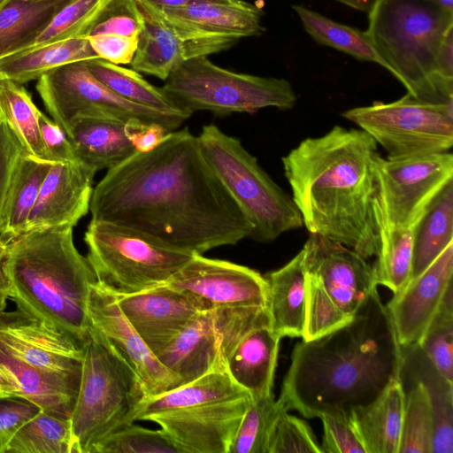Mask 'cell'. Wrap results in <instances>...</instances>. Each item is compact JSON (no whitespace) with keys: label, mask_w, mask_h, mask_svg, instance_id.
Listing matches in <instances>:
<instances>
[{"label":"cell","mask_w":453,"mask_h":453,"mask_svg":"<svg viewBox=\"0 0 453 453\" xmlns=\"http://www.w3.org/2000/svg\"><path fill=\"white\" fill-rule=\"evenodd\" d=\"M449 11H453V0H432Z\"/></svg>","instance_id":"cell-57"},{"label":"cell","mask_w":453,"mask_h":453,"mask_svg":"<svg viewBox=\"0 0 453 453\" xmlns=\"http://www.w3.org/2000/svg\"><path fill=\"white\" fill-rule=\"evenodd\" d=\"M181 453L162 430H151L133 423L108 435L93 453Z\"/></svg>","instance_id":"cell-43"},{"label":"cell","mask_w":453,"mask_h":453,"mask_svg":"<svg viewBox=\"0 0 453 453\" xmlns=\"http://www.w3.org/2000/svg\"><path fill=\"white\" fill-rule=\"evenodd\" d=\"M306 33L318 43L334 48L361 61L384 66L365 31L333 20L303 5L294 4Z\"/></svg>","instance_id":"cell-34"},{"label":"cell","mask_w":453,"mask_h":453,"mask_svg":"<svg viewBox=\"0 0 453 453\" xmlns=\"http://www.w3.org/2000/svg\"><path fill=\"white\" fill-rule=\"evenodd\" d=\"M84 242L96 281L116 296L165 284L195 255L104 221L90 220Z\"/></svg>","instance_id":"cell-11"},{"label":"cell","mask_w":453,"mask_h":453,"mask_svg":"<svg viewBox=\"0 0 453 453\" xmlns=\"http://www.w3.org/2000/svg\"><path fill=\"white\" fill-rule=\"evenodd\" d=\"M121 120L87 117L73 120L66 132L78 161L96 172L111 169L136 152Z\"/></svg>","instance_id":"cell-26"},{"label":"cell","mask_w":453,"mask_h":453,"mask_svg":"<svg viewBox=\"0 0 453 453\" xmlns=\"http://www.w3.org/2000/svg\"><path fill=\"white\" fill-rule=\"evenodd\" d=\"M0 121H1V115H0Z\"/></svg>","instance_id":"cell-59"},{"label":"cell","mask_w":453,"mask_h":453,"mask_svg":"<svg viewBox=\"0 0 453 453\" xmlns=\"http://www.w3.org/2000/svg\"><path fill=\"white\" fill-rule=\"evenodd\" d=\"M0 365L18 381L21 396L37 404L41 410L70 418L81 380L41 371L11 354L0 343Z\"/></svg>","instance_id":"cell-29"},{"label":"cell","mask_w":453,"mask_h":453,"mask_svg":"<svg viewBox=\"0 0 453 453\" xmlns=\"http://www.w3.org/2000/svg\"><path fill=\"white\" fill-rule=\"evenodd\" d=\"M161 88L183 111H208L220 117L266 107L290 110L297 100L284 78L236 73L215 65L206 56L180 64Z\"/></svg>","instance_id":"cell-10"},{"label":"cell","mask_w":453,"mask_h":453,"mask_svg":"<svg viewBox=\"0 0 453 453\" xmlns=\"http://www.w3.org/2000/svg\"><path fill=\"white\" fill-rule=\"evenodd\" d=\"M169 132L158 124L129 122L126 126V134L136 151H148L155 148Z\"/></svg>","instance_id":"cell-51"},{"label":"cell","mask_w":453,"mask_h":453,"mask_svg":"<svg viewBox=\"0 0 453 453\" xmlns=\"http://www.w3.org/2000/svg\"><path fill=\"white\" fill-rule=\"evenodd\" d=\"M438 73L446 81H453V31L445 38L437 59Z\"/></svg>","instance_id":"cell-52"},{"label":"cell","mask_w":453,"mask_h":453,"mask_svg":"<svg viewBox=\"0 0 453 453\" xmlns=\"http://www.w3.org/2000/svg\"><path fill=\"white\" fill-rule=\"evenodd\" d=\"M400 345L378 289L344 326L296 344L279 401L304 418L349 419L399 380Z\"/></svg>","instance_id":"cell-2"},{"label":"cell","mask_w":453,"mask_h":453,"mask_svg":"<svg viewBox=\"0 0 453 453\" xmlns=\"http://www.w3.org/2000/svg\"><path fill=\"white\" fill-rule=\"evenodd\" d=\"M399 380L404 407L398 453H432L434 418L427 390L411 376L400 373Z\"/></svg>","instance_id":"cell-35"},{"label":"cell","mask_w":453,"mask_h":453,"mask_svg":"<svg viewBox=\"0 0 453 453\" xmlns=\"http://www.w3.org/2000/svg\"><path fill=\"white\" fill-rule=\"evenodd\" d=\"M377 143L361 129L334 126L303 139L281 158L309 234L342 243L365 258L377 254L373 217Z\"/></svg>","instance_id":"cell-3"},{"label":"cell","mask_w":453,"mask_h":453,"mask_svg":"<svg viewBox=\"0 0 453 453\" xmlns=\"http://www.w3.org/2000/svg\"><path fill=\"white\" fill-rule=\"evenodd\" d=\"M39 112L30 93L22 84L0 80L1 119L16 134L28 155L45 160L40 135Z\"/></svg>","instance_id":"cell-38"},{"label":"cell","mask_w":453,"mask_h":453,"mask_svg":"<svg viewBox=\"0 0 453 453\" xmlns=\"http://www.w3.org/2000/svg\"><path fill=\"white\" fill-rule=\"evenodd\" d=\"M273 330L280 337H303L306 320V272L303 249L285 265L264 276Z\"/></svg>","instance_id":"cell-25"},{"label":"cell","mask_w":453,"mask_h":453,"mask_svg":"<svg viewBox=\"0 0 453 453\" xmlns=\"http://www.w3.org/2000/svg\"><path fill=\"white\" fill-rule=\"evenodd\" d=\"M400 373L420 381L429 395L434 418L432 453L453 452V382L448 380L418 343L402 346Z\"/></svg>","instance_id":"cell-28"},{"label":"cell","mask_w":453,"mask_h":453,"mask_svg":"<svg viewBox=\"0 0 453 453\" xmlns=\"http://www.w3.org/2000/svg\"><path fill=\"white\" fill-rule=\"evenodd\" d=\"M88 39L98 58L120 65L132 62L139 35L97 34L88 36Z\"/></svg>","instance_id":"cell-49"},{"label":"cell","mask_w":453,"mask_h":453,"mask_svg":"<svg viewBox=\"0 0 453 453\" xmlns=\"http://www.w3.org/2000/svg\"><path fill=\"white\" fill-rule=\"evenodd\" d=\"M91 220L138 231L173 249L203 254L235 245L252 227L188 127L166 134L107 170L93 188Z\"/></svg>","instance_id":"cell-1"},{"label":"cell","mask_w":453,"mask_h":453,"mask_svg":"<svg viewBox=\"0 0 453 453\" xmlns=\"http://www.w3.org/2000/svg\"><path fill=\"white\" fill-rule=\"evenodd\" d=\"M251 395L226 371L146 397L135 420L158 424L181 453H228Z\"/></svg>","instance_id":"cell-6"},{"label":"cell","mask_w":453,"mask_h":453,"mask_svg":"<svg viewBox=\"0 0 453 453\" xmlns=\"http://www.w3.org/2000/svg\"><path fill=\"white\" fill-rule=\"evenodd\" d=\"M418 345L440 372L453 382V288L447 292Z\"/></svg>","instance_id":"cell-42"},{"label":"cell","mask_w":453,"mask_h":453,"mask_svg":"<svg viewBox=\"0 0 453 453\" xmlns=\"http://www.w3.org/2000/svg\"><path fill=\"white\" fill-rule=\"evenodd\" d=\"M53 164L25 153L9 195L0 236L12 239L26 231L28 217Z\"/></svg>","instance_id":"cell-33"},{"label":"cell","mask_w":453,"mask_h":453,"mask_svg":"<svg viewBox=\"0 0 453 453\" xmlns=\"http://www.w3.org/2000/svg\"><path fill=\"white\" fill-rule=\"evenodd\" d=\"M135 1L143 22L130 65L139 73L165 81L183 62L228 50L238 42L196 31L146 1Z\"/></svg>","instance_id":"cell-16"},{"label":"cell","mask_w":453,"mask_h":453,"mask_svg":"<svg viewBox=\"0 0 453 453\" xmlns=\"http://www.w3.org/2000/svg\"><path fill=\"white\" fill-rule=\"evenodd\" d=\"M286 410L273 394L252 398L229 446L228 453H267L279 414Z\"/></svg>","instance_id":"cell-40"},{"label":"cell","mask_w":453,"mask_h":453,"mask_svg":"<svg viewBox=\"0 0 453 453\" xmlns=\"http://www.w3.org/2000/svg\"><path fill=\"white\" fill-rule=\"evenodd\" d=\"M453 242L385 304L401 346L419 342L452 288Z\"/></svg>","instance_id":"cell-21"},{"label":"cell","mask_w":453,"mask_h":453,"mask_svg":"<svg viewBox=\"0 0 453 453\" xmlns=\"http://www.w3.org/2000/svg\"><path fill=\"white\" fill-rule=\"evenodd\" d=\"M149 4L162 9L180 8L196 4L223 1V0H144Z\"/></svg>","instance_id":"cell-55"},{"label":"cell","mask_w":453,"mask_h":453,"mask_svg":"<svg viewBox=\"0 0 453 453\" xmlns=\"http://www.w3.org/2000/svg\"><path fill=\"white\" fill-rule=\"evenodd\" d=\"M379 249L372 265L377 285L400 290L410 280L412 270L415 229L376 226Z\"/></svg>","instance_id":"cell-37"},{"label":"cell","mask_w":453,"mask_h":453,"mask_svg":"<svg viewBox=\"0 0 453 453\" xmlns=\"http://www.w3.org/2000/svg\"><path fill=\"white\" fill-rule=\"evenodd\" d=\"M384 68L416 99L453 103V81L441 78L437 59L453 31V11L432 0H379L365 30Z\"/></svg>","instance_id":"cell-5"},{"label":"cell","mask_w":453,"mask_h":453,"mask_svg":"<svg viewBox=\"0 0 453 453\" xmlns=\"http://www.w3.org/2000/svg\"><path fill=\"white\" fill-rule=\"evenodd\" d=\"M453 242V180L432 202L415 229L411 279L423 273Z\"/></svg>","instance_id":"cell-32"},{"label":"cell","mask_w":453,"mask_h":453,"mask_svg":"<svg viewBox=\"0 0 453 453\" xmlns=\"http://www.w3.org/2000/svg\"><path fill=\"white\" fill-rule=\"evenodd\" d=\"M403 407L404 392L395 380L372 403L352 411L349 420L366 453H398Z\"/></svg>","instance_id":"cell-27"},{"label":"cell","mask_w":453,"mask_h":453,"mask_svg":"<svg viewBox=\"0 0 453 453\" xmlns=\"http://www.w3.org/2000/svg\"><path fill=\"white\" fill-rule=\"evenodd\" d=\"M5 453H72L70 418L41 410L17 431Z\"/></svg>","instance_id":"cell-39"},{"label":"cell","mask_w":453,"mask_h":453,"mask_svg":"<svg viewBox=\"0 0 453 453\" xmlns=\"http://www.w3.org/2000/svg\"><path fill=\"white\" fill-rule=\"evenodd\" d=\"M146 397L128 362L91 325L79 392L70 418L72 453H93L108 435L134 423Z\"/></svg>","instance_id":"cell-7"},{"label":"cell","mask_w":453,"mask_h":453,"mask_svg":"<svg viewBox=\"0 0 453 453\" xmlns=\"http://www.w3.org/2000/svg\"><path fill=\"white\" fill-rule=\"evenodd\" d=\"M372 211L376 226L415 229L426 210L453 180L450 152L404 159L377 156Z\"/></svg>","instance_id":"cell-15"},{"label":"cell","mask_w":453,"mask_h":453,"mask_svg":"<svg viewBox=\"0 0 453 453\" xmlns=\"http://www.w3.org/2000/svg\"><path fill=\"white\" fill-rule=\"evenodd\" d=\"M36 90L52 119L65 134L79 118L158 124L172 132L191 116L164 112L121 97L91 73L86 61L68 63L42 74L37 80Z\"/></svg>","instance_id":"cell-13"},{"label":"cell","mask_w":453,"mask_h":453,"mask_svg":"<svg viewBox=\"0 0 453 453\" xmlns=\"http://www.w3.org/2000/svg\"><path fill=\"white\" fill-rule=\"evenodd\" d=\"M352 9L369 13L379 0H335Z\"/></svg>","instance_id":"cell-56"},{"label":"cell","mask_w":453,"mask_h":453,"mask_svg":"<svg viewBox=\"0 0 453 453\" xmlns=\"http://www.w3.org/2000/svg\"><path fill=\"white\" fill-rule=\"evenodd\" d=\"M116 298L127 321L156 357L197 313L210 309L197 296L165 284Z\"/></svg>","instance_id":"cell-20"},{"label":"cell","mask_w":453,"mask_h":453,"mask_svg":"<svg viewBox=\"0 0 453 453\" xmlns=\"http://www.w3.org/2000/svg\"><path fill=\"white\" fill-rule=\"evenodd\" d=\"M8 0H0V8L7 2Z\"/></svg>","instance_id":"cell-58"},{"label":"cell","mask_w":453,"mask_h":453,"mask_svg":"<svg viewBox=\"0 0 453 453\" xmlns=\"http://www.w3.org/2000/svg\"><path fill=\"white\" fill-rule=\"evenodd\" d=\"M91 73L121 97L164 112L188 113L180 110L163 92L147 81L141 73L102 58L86 61ZM191 115V114H190Z\"/></svg>","instance_id":"cell-36"},{"label":"cell","mask_w":453,"mask_h":453,"mask_svg":"<svg viewBox=\"0 0 453 453\" xmlns=\"http://www.w3.org/2000/svg\"><path fill=\"white\" fill-rule=\"evenodd\" d=\"M0 343L41 371L81 380L86 342L19 309L0 311Z\"/></svg>","instance_id":"cell-17"},{"label":"cell","mask_w":453,"mask_h":453,"mask_svg":"<svg viewBox=\"0 0 453 453\" xmlns=\"http://www.w3.org/2000/svg\"><path fill=\"white\" fill-rule=\"evenodd\" d=\"M10 239L0 236V311H4L9 299L10 282L6 272Z\"/></svg>","instance_id":"cell-53"},{"label":"cell","mask_w":453,"mask_h":453,"mask_svg":"<svg viewBox=\"0 0 453 453\" xmlns=\"http://www.w3.org/2000/svg\"><path fill=\"white\" fill-rule=\"evenodd\" d=\"M96 173L80 161L53 164L28 217L26 231L75 226L89 211Z\"/></svg>","instance_id":"cell-22"},{"label":"cell","mask_w":453,"mask_h":453,"mask_svg":"<svg viewBox=\"0 0 453 453\" xmlns=\"http://www.w3.org/2000/svg\"><path fill=\"white\" fill-rule=\"evenodd\" d=\"M267 453L324 452L308 423L283 410L273 426Z\"/></svg>","instance_id":"cell-44"},{"label":"cell","mask_w":453,"mask_h":453,"mask_svg":"<svg viewBox=\"0 0 453 453\" xmlns=\"http://www.w3.org/2000/svg\"><path fill=\"white\" fill-rule=\"evenodd\" d=\"M72 226L26 231L10 239L9 299L17 309L87 342L89 287L96 277L76 249Z\"/></svg>","instance_id":"cell-4"},{"label":"cell","mask_w":453,"mask_h":453,"mask_svg":"<svg viewBox=\"0 0 453 453\" xmlns=\"http://www.w3.org/2000/svg\"><path fill=\"white\" fill-rule=\"evenodd\" d=\"M41 408L19 395L0 396V453H5L17 431Z\"/></svg>","instance_id":"cell-47"},{"label":"cell","mask_w":453,"mask_h":453,"mask_svg":"<svg viewBox=\"0 0 453 453\" xmlns=\"http://www.w3.org/2000/svg\"><path fill=\"white\" fill-rule=\"evenodd\" d=\"M306 272L303 341L349 322L377 288L372 265L342 243L310 234L303 247Z\"/></svg>","instance_id":"cell-9"},{"label":"cell","mask_w":453,"mask_h":453,"mask_svg":"<svg viewBox=\"0 0 453 453\" xmlns=\"http://www.w3.org/2000/svg\"><path fill=\"white\" fill-rule=\"evenodd\" d=\"M112 1L72 0L53 18L27 50L69 39L88 37Z\"/></svg>","instance_id":"cell-41"},{"label":"cell","mask_w":453,"mask_h":453,"mask_svg":"<svg viewBox=\"0 0 453 453\" xmlns=\"http://www.w3.org/2000/svg\"><path fill=\"white\" fill-rule=\"evenodd\" d=\"M262 325H271L266 306L203 310L157 357L182 385L208 372L226 371V361L240 340Z\"/></svg>","instance_id":"cell-14"},{"label":"cell","mask_w":453,"mask_h":453,"mask_svg":"<svg viewBox=\"0 0 453 453\" xmlns=\"http://www.w3.org/2000/svg\"><path fill=\"white\" fill-rule=\"evenodd\" d=\"M19 395L20 387L12 373L0 365V396Z\"/></svg>","instance_id":"cell-54"},{"label":"cell","mask_w":453,"mask_h":453,"mask_svg":"<svg viewBox=\"0 0 453 453\" xmlns=\"http://www.w3.org/2000/svg\"><path fill=\"white\" fill-rule=\"evenodd\" d=\"M142 22L143 14L135 0H113L88 36L97 34L139 35Z\"/></svg>","instance_id":"cell-45"},{"label":"cell","mask_w":453,"mask_h":453,"mask_svg":"<svg viewBox=\"0 0 453 453\" xmlns=\"http://www.w3.org/2000/svg\"><path fill=\"white\" fill-rule=\"evenodd\" d=\"M98 58L88 37L69 39L18 52L0 59V80L19 84L38 80L49 71L73 62Z\"/></svg>","instance_id":"cell-31"},{"label":"cell","mask_w":453,"mask_h":453,"mask_svg":"<svg viewBox=\"0 0 453 453\" xmlns=\"http://www.w3.org/2000/svg\"><path fill=\"white\" fill-rule=\"evenodd\" d=\"M159 9L196 31L238 42L242 38L259 36L265 31L263 9L244 0L205 2L180 8Z\"/></svg>","instance_id":"cell-23"},{"label":"cell","mask_w":453,"mask_h":453,"mask_svg":"<svg viewBox=\"0 0 453 453\" xmlns=\"http://www.w3.org/2000/svg\"><path fill=\"white\" fill-rule=\"evenodd\" d=\"M27 153L6 122L0 121V232L13 180L23 155Z\"/></svg>","instance_id":"cell-46"},{"label":"cell","mask_w":453,"mask_h":453,"mask_svg":"<svg viewBox=\"0 0 453 453\" xmlns=\"http://www.w3.org/2000/svg\"><path fill=\"white\" fill-rule=\"evenodd\" d=\"M280 337L271 325L249 331L230 354L226 371L252 398L273 394Z\"/></svg>","instance_id":"cell-24"},{"label":"cell","mask_w":453,"mask_h":453,"mask_svg":"<svg viewBox=\"0 0 453 453\" xmlns=\"http://www.w3.org/2000/svg\"><path fill=\"white\" fill-rule=\"evenodd\" d=\"M198 140L206 160L251 225L250 238L269 242L303 226L292 196L274 182L238 138L215 125H205Z\"/></svg>","instance_id":"cell-8"},{"label":"cell","mask_w":453,"mask_h":453,"mask_svg":"<svg viewBox=\"0 0 453 453\" xmlns=\"http://www.w3.org/2000/svg\"><path fill=\"white\" fill-rule=\"evenodd\" d=\"M165 285L188 292L208 307L266 306V280L257 271L232 262L194 257Z\"/></svg>","instance_id":"cell-18"},{"label":"cell","mask_w":453,"mask_h":453,"mask_svg":"<svg viewBox=\"0 0 453 453\" xmlns=\"http://www.w3.org/2000/svg\"><path fill=\"white\" fill-rule=\"evenodd\" d=\"M38 121L45 160L51 164L78 161L65 132L41 111Z\"/></svg>","instance_id":"cell-50"},{"label":"cell","mask_w":453,"mask_h":453,"mask_svg":"<svg viewBox=\"0 0 453 453\" xmlns=\"http://www.w3.org/2000/svg\"><path fill=\"white\" fill-rule=\"evenodd\" d=\"M72 0H8L0 8V59L29 49Z\"/></svg>","instance_id":"cell-30"},{"label":"cell","mask_w":453,"mask_h":453,"mask_svg":"<svg viewBox=\"0 0 453 453\" xmlns=\"http://www.w3.org/2000/svg\"><path fill=\"white\" fill-rule=\"evenodd\" d=\"M323 440L321 447L326 453H366L349 419L322 415Z\"/></svg>","instance_id":"cell-48"},{"label":"cell","mask_w":453,"mask_h":453,"mask_svg":"<svg viewBox=\"0 0 453 453\" xmlns=\"http://www.w3.org/2000/svg\"><path fill=\"white\" fill-rule=\"evenodd\" d=\"M87 312L91 325L118 349L136 372L147 397L181 385L142 342L120 311L116 296L97 281L89 287Z\"/></svg>","instance_id":"cell-19"},{"label":"cell","mask_w":453,"mask_h":453,"mask_svg":"<svg viewBox=\"0 0 453 453\" xmlns=\"http://www.w3.org/2000/svg\"><path fill=\"white\" fill-rule=\"evenodd\" d=\"M342 116L380 145L388 159L448 152L453 145V103L421 101L406 93L390 103L346 110Z\"/></svg>","instance_id":"cell-12"}]
</instances>
